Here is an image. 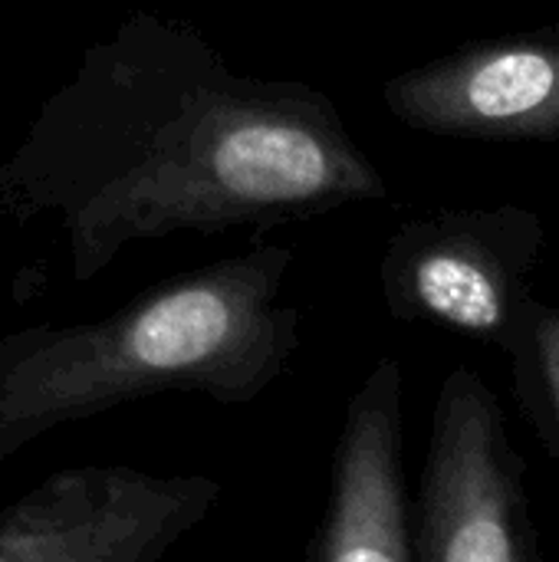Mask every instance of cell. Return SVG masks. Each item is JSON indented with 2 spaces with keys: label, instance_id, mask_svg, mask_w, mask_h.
<instances>
[{
  "label": "cell",
  "instance_id": "1",
  "mask_svg": "<svg viewBox=\"0 0 559 562\" xmlns=\"http://www.w3.org/2000/svg\"><path fill=\"white\" fill-rule=\"evenodd\" d=\"M389 184L326 89L237 72L188 20L132 10L0 161V224H49L96 280L135 244L316 221Z\"/></svg>",
  "mask_w": 559,
  "mask_h": 562
},
{
  "label": "cell",
  "instance_id": "6",
  "mask_svg": "<svg viewBox=\"0 0 559 562\" xmlns=\"http://www.w3.org/2000/svg\"><path fill=\"white\" fill-rule=\"evenodd\" d=\"M382 99L402 125L438 138H557L559 30L465 43L385 79Z\"/></svg>",
  "mask_w": 559,
  "mask_h": 562
},
{
  "label": "cell",
  "instance_id": "2",
  "mask_svg": "<svg viewBox=\"0 0 559 562\" xmlns=\"http://www.w3.org/2000/svg\"><path fill=\"white\" fill-rule=\"evenodd\" d=\"M293 260L287 244H254L142 290L105 319L3 333L0 461L165 392L257 402L303 349L300 310L277 303Z\"/></svg>",
  "mask_w": 559,
  "mask_h": 562
},
{
  "label": "cell",
  "instance_id": "9",
  "mask_svg": "<svg viewBox=\"0 0 559 562\" xmlns=\"http://www.w3.org/2000/svg\"><path fill=\"white\" fill-rule=\"evenodd\" d=\"M550 26H554V30H559V20H557V23H550Z\"/></svg>",
  "mask_w": 559,
  "mask_h": 562
},
{
  "label": "cell",
  "instance_id": "3",
  "mask_svg": "<svg viewBox=\"0 0 559 562\" xmlns=\"http://www.w3.org/2000/svg\"><path fill=\"white\" fill-rule=\"evenodd\" d=\"M547 224L521 204L451 207L402 221L379 263L392 319L507 349L534 296Z\"/></svg>",
  "mask_w": 559,
  "mask_h": 562
},
{
  "label": "cell",
  "instance_id": "8",
  "mask_svg": "<svg viewBox=\"0 0 559 562\" xmlns=\"http://www.w3.org/2000/svg\"><path fill=\"white\" fill-rule=\"evenodd\" d=\"M521 412L559 464V306L530 296L504 349Z\"/></svg>",
  "mask_w": 559,
  "mask_h": 562
},
{
  "label": "cell",
  "instance_id": "10",
  "mask_svg": "<svg viewBox=\"0 0 559 562\" xmlns=\"http://www.w3.org/2000/svg\"><path fill=\"white\" fill-rule=\"evenodd\" d=\"M3 3H7V0H0V10H3Z\"/></svg>",
  "mask_w": 559,
  "mask_h": 562
},
{
  "label": "cell",
  "instance_id": "5",
  "mask_svg": "<svg viewBox=\"0 0 559 562\" xmlns=\"http://www.w3.org/2000/svg\"><path fill=\"white\" fill-rule=\"evenodd\" d=\"M217 501L221 484L204 474L63 468L0 507V562H155Z\"/></svg>",
  "mask_w": 559,
  "mask_h": 562
},
{
  "label": "cell",
  "instance_id": "7",
  "mask_svg": "<svg viewBox=\"0 0 559 562\" xmlns=\"http://www.w3.org/2000/svg\"><path fill=\"white\" fill-rule=\"evenodd\" d=\"M402 362L382 356L346 402L326 514L306 547L310 562H415L402 471Z\"/></svg>",
  "mask_w": 559,
  "mask_h": 562
},
{
  "label": "cell",
  "instance_id": "4",
  "mask_svg": "<svg viewBox=\"0 0 559 562\" xmlns=\"http://www.w3.org/2000/svg\"><path fill=\"white\" fill-rule=\"evenodd\" d=\"M527 464L507 438L501 398L474 369L438 389L425 471L412 504L415 562H537Z\"/></svg>",
  "mask_w": 559,
  "mask_h": 562
}]
</instances>
